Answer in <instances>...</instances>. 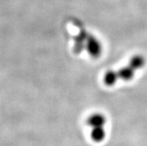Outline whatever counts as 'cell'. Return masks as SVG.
I'll use <instances>...</instances> for the list:
<instances>
[{
  "instance_id": "obj_2",
  "label": "cell",
  "mask_w": 147,
  "mask_h": 146,
  "mask_svg": "<svg viewBox=\"0 0 147 146\" xmlns=\"http://www.w3.org/2000/svg\"><path fill=\"white\" fill-rule=\"evenodd\" d=\"M90 34L84 30H82L78 35L75 37L74 51L76 53H80L84 48H85V43Z\"/></svg>"
},
{
  "instance_id": "obj_4",
  "label": "cell",
  "mask_w": 147,
  "mask_h": 146,
  "mask_svg": "<svg viewBox=\"0 0 147 146\" xmlns=\"http://www.w3.org/2000/svg\"><path fill=\"white\" fill-rule=\"evenodd\" d=\"M135 69L131 67L130 65H128L126 67L119 69V70L117 71V75L119 79H123L124 81H129L132 79L135 73Z\"/></svg>"
},
{
  "instance_id": "obj_6",
  "label": "cell",
  "mask_w": 147,
  "mask_h": 146,
  "mask_svg": "<svg viewBox=\"0 0 147 146\" xmlns=\"http://www.w3.org/2000/svg\"><path fill=\"white\" fill-rule=\"evenodd\" d=\"M144 64H145V59L143 56L140 55V54L133 56L129 61V65L133 67L135 70L141 69L144 67Z\"/></svg>"
},
{
  "instance_id": "obj_7",
  "label": "cell",
  "mask_w": 147,
  "mask_h": 146,
  "mask_svg": "<svg viewBox=\"0 0 147 146\" xmlns=\"http://www.w3.org/2000/svg\"><path fill=\"white\" fill-rule=\"evenodd\" d=\"M118 79L119 78L117 75V71H108L104 76V83L107 86H112L117 81Z\"/></svg>"
},
{
  "instance_id": "obj_1",
  "label": "cell",
  "mask_w": 147,
  "mask_h": 146,
  "mask_svg": "<svg viewBox=\"0 0 147 146\" xmlns=\"http://www.w3.org/2000/svg\"><path fill=\"white\" fill-rule=\"evenodd\" d=\"M85 48L93 57H98L102 53V45L99 40L94 36L89 34L85 43Z\"/></svg>"
},
{
  "instance_id": "obj_5",
  "label": "cell",
  "mask_w": 147,
  "mask_h": 146,
  "mask_svg": "<svg viewBox=\"0 0 147 146\" xmlns=\"http://www.w3.org/2000/svg\"><path fill=\"white\" fill-rule=\"evenodd\" d=\"M106 137V131L105 127H98V128H91L90 131V137L92 140L95 143L102 142Z\"/></svg>"
},
{
  "instance_id": "obj_3",
  "label": "cell",
  "mask_w": 147,
  "mask_h": 146,
  "mask_svg": "<svg viewBox=\"0 0 147 146\" xmlns=\"http://www.w3.org/2000/svg\"><path fill=\"white\" fill-rule=\"evenodd\" d=\"M106 124V118L101 113H94L91 115L88 119V124L90 128L105 127Z\"/></svg>"
}]
</instances>
